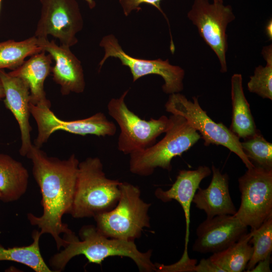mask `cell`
Listing matches in <instances>:
<instances>
[{
  "mask_svg": "<svg viewBox=\"0 0 272 272\" xmlns=\"http://www.w3.org/2000/svg\"><path fill=\"white\" fill-rule=\"evenodd\" d=\"M26 157L32 161V174L40 187L43 207L40 217L28 213V219L39 228L41 235H51L59 249L67 244L60 235L74 234L62 218L72 209L80 162L75 154L65 160L49 157L33 144Z\"/></svg>",
  "mask_w": 272,
  "mask_h": 272,
  "instance_id": "1",
  "label": "cell"
},
{
  "mask_svg": "<svg viewBox=\"0 0 272 272\" xmlns=\"http://www.w3.org/2000/svg\"><path fill=\"white\" fill-rule=\"evenodd\" d=\"M80 240L73 234L64 237L67 244L64 249L53 255L49 265L53 271L63 270L74 257L83 255L91 263L101 264L106 258L119 256L132 259L141 271H156L155 263L151 259L152 250L140 251L134 241L109 238L93 225H85L79 231Z\"/></svg>",
  "mask_w": 272,
  "mask_h": 272,
  "instance_id": "2",
  "label": "cell"
},
{
  "mask_svg": "<svg viewBox=\"0 0 272 272\" xmlns=\"http://www.w3.org/2000/svg\"><path fill=\"white\" fill-rule=\"evenodd\" d=\"M121 182L106 176L98 157L79 163L76 190L70 214L74 218H94L112 210L120 194Z\"/></svg>",
  "mask_w": 272,
  "mask_h": 272,
  "instance_id": "3",
  "label": "cell"
},
{
  "mask_svg": "<svg viewBox=\"0 0 272 272\" xmlns=\"http://www.w3.org/2000/svg\"><path fill=\"white\" fill-rule=\"evenodd\" d=\"M170 125L165 135L149 148L130 155L129 170L148 176L157 168L170 171L171 161L188 150L201 139L200 134L179 115L169 116Z\"/></svg>",
  "mask_w": 272,
  "mask_h": 272,
  "instance_id": "4",
  "label": "cell"
},
{
  "mask_svg": "<svg viewBox=\"0 0 272 272\" xmlns=\"http://www.w3.org/2000/svg\"><path fill=\"white\" fill-rule=\"evenodd\" d=\"M120 189L116 205L94 217L96 227L109 238L134 241L141 237L144 228L150 227L148 213L151 204L142 199L137 186L121 182Z\"/></svg>",
  "mask_w": 272,
  "mask_h": 272,
  "instance_id": "5",
  "label": "cell"
},
{
  "mask_svg": "<svg viewBox=\"0 0 272 272\" xmlns=\"http://www.w3.org/2000/svg\"><path fill=\"white\" fill-rule=\"evenodd\" d=\"M128 91H124L119 98H112L107 104V110L120 130L118 149L130 155L154 145L157 138L169 128L170 119L165 115L148 120L141 119L126 104L125 98Z\"/></svg>",
  "mask_w": 272,
  "mask_h": 272,
  "instance_id": "6",
  "label": "cell"
},
{
  "mask_svg": "<svg viewBox=\"0 0 272 272\" xmlns=\"http://www.w3.org/2000/svg\"><path fill=\"white\" fill-rule=\"evenodd\" d=\"M193 101L179 93L169 95L165 104V110L172 114L182 116L203 140L204 145L222 146L240 158L247 169L254 167L243 152L240 139L223 123H217L208 115L200 107L198 98Z\"/></svg>",
  "mask_w": 272,
  "mask_h": 272,
  "instance_id": "7",
  "label": "cell"
},
{
  "mask_svg": "<svg viewBox=\"0 0 272 272\" xmlns=\"http://www.w3.org/2000/svg\"><path fill=\"white\" fill-rule=\"evenodd\" d=\"M241 202L234 215L251 230L272 217V170L254 166L238 179Z\"/></svg>",
  "mask_w": 272,
  "mask_h": 272,
  "instance_id": "8",
  "label": "cell"
},
{
  "mask_svg": "<svg viewBox=\"0 0 272 272\" xmlns=\"http://www.w3.org/2000/svg\"><path fill=\"white\" fill-rule=\"evenodd\" d=\"M188 19L196 26L200 36L217 55L221 72L226 73L228 48L226 28L235 19L232 9L223 3L211 4L209 0H193Z\"/></svg>",
  "mask_w": 272,
  "mask_h": 272,
  "instance_id": "9",
  "label": "cell"
},
{
  "mask_svg": "<svg viewBox=\"0 0 272 272\" xmlns=\"http://www.w3.org/2000/svg\"><path fill=\"white\" fill-rule=\"evenodd\" d=\"M29 110L37 125L38 134L34 145L39 148L56 130L82 136L91 134L104 137L113 136L117 130L114 123L101 112L84 119L66 121L58 118L50 110V106L30 102Z\"/></svg>",
  "mask_w": 272,
  "mask_h": 272,
  "instance_id": "10",
  "label": "cell"
},
{
  "mask_svg": "<svg viewBox=\"0 0 272 272\" xmlns=\"http://www.w3.org/2000/svg\"><path fill=\"white\" fill-rule=\"evenodd\" d=\"M41 13L34 36L58 39L71 47L78 42L76 34L83 27V19L76 0H40Z\"/></svg>",
  "mask_w": 272,
  "mask_h": 272,
  "instance_id": "11",
  "label": "cell"
},
{
  "mask_svg": "<svg viewBox=\"0 0 272 272\" xmlns=\"http://www.w3.org/2000/svg\"><path fill=\"white\" fill-rule=\"evenodd\" d=\"M99 45L105 51L104 56L99 62L100 69L108 58H117L122 65L129 69L133 82L147 75H157L164 81L162 88L166 94L177 93L183 90L184 71L179 66L171 64L168 59L147 60L131 56L123 50L117 39L112 34L104 36Z\"/></svg>",
  "mask_w": 272,
  "mask_h": 272,
  "instance_id": "12",
  "label": "cell"
},
{
  "mask_svg": "<svg viewBox=\"0 0 272 272\" xmlns=\"http://www.w3.org/2000/svg\"><path fill=\"white\" fill-rule=\"evenodd\" d=\"M247 228L234 215L207 218L196 228L192 251L203 254L221 251L245 235Z\"/></svg>",
  "mask_w": 272,
  "mask_h": 272,
  "instance_id": "13",
  "label": "cell"
},
{
  "mask_svg": "<svg viewBox=\"0 0 272 272\" xmlns=\"http://www.w3.org/2000/svg\"><path fill=\"white\" fill-rule=\"evenodd\" d=\"M37 44L55 61L51 72L53 81L60 86L61 94L83 93L85 88L83 69L70 47L58 45L53 40L49 41L47 38H37Z\"/></svg>",
  "mask_w": 272,
  "mask_h": 272,
  "instance_id": "14",
  "label": "cell"
},
{
  "mask_svg": "<svg viewBox=\"0 0 272 272\" xmlns=\"http://www.w3.org/2000/svg\"><path fill=\"white\" fill-rule=\"evenodd\" d=\"M0 81L5 91L4 103L16 118L20 129L21 146L20 154L26 157L33 144L31 139L32 127L29 123L30 91L22 79L11 76L0 70Z\"/></svg>",
  "mask_w": 272,
  "mask_h": 272,
  "instance_id": "15",
  "label": "cell"
},
{
  "mask_svg": "<svg viewBox=\"0 0 272 272\" xmlns=\"http://www.w3.org/2000/svg\"><path fill=\"white\" fill-rule=\"evenodd\" d=\"M212 173L208 166H199L195 170H181L176 180L168 190L156 189V197L164 202L175 200L181 206L185 219V245L183 255H187V246L190 234V207L193 196L199 187L201 181Z\"/></svg>",
  "mask_w": 272,
  "mask_h": 272,
  "instance_id": "16",
  "label": "cell"
},
{
  "mask_svg": "<svg viewBox=\"0 0 272 272\" xmlns=\"http://www.w3.org/2000/svg\"><path fill=\"white\" fill-rule=\"evenodd\" d=\"M211 170L213 175L210 184L206 188L197 189L192 202L196 208L203 211L208 218L235 215L237 209L230 195L228 175L221 172L214 165Z\"/></svg>",
  "mask_w": 272,
  "mask_h": 272,
  "instance_id": "17",
  "label": "cell"
},
{
  "mask_svg": "<svg viewBox=\"0 0 272 272\" xmlns=\"http://www.w3.org/2000/svg\"><path fill=\"white\" fill-rule=\"evenodd\" d=\"M46 52L31 56L15 70L8 73L11 76L22 79L28 86L30 102L34 105L44 104L51 106L44 90L45 79L51 71L52 58Z\"/></svg>",
  "mask_w": 272,
  "mask_h": 272,
  "instance_id": "18",
  "label": "cell"
},
{
  "mask_svg": "<svg viewBox=\"0 0 272 272\" xmlns=\"http://www.w3.org/2000/svg\"><path fill=\"white\" fill-rule=\"evenodd\" d=\"M29 174L19 161L0 153V200L10 202L18 200L26 192Z\"/></svg>",
  "mask_w": 272,
  "mask_h": 272,
  "instance_id": "19",
  "label": "cell"
},
{
  "mask_svg": "<svg viewBox=\"0 0 272 272\" xmlns=\"http://www.w3.org/2000/svg\"><path fill=\"white\" fill-rule=\"evenodd\" d=\"M232 106L230 130L239 139L250 138L258 131L245 96L241 74H234L231 80Z\"/></svg>",
  "mask_w": 272,
  "mask_h": 272,
  "instance_id": "20",
  "label": "cell"
},
{
  "mask_svg": "<svg viewBox=\"0 0 272 272\" xmlns=\"http://www.w3.org/2000/svg\"><path fill=\"white\" fill-rule=\"evenodd\" d=\"M252 233H247L226 249L213 253L209 258L224 272H241L250 259L253 247L249 241Z\"/></svg>",
  "mask_w": 272,
  "mask_h": 272,
  "instance_id": "21",
  "label": "cell"
},
{
  "mask_svg": "<svg viewBox=\"0 0 272 272\" xmlns=\"http://www.w3.org/2000/svg\"><path fill=\"white\" fill-rule=\"evenodd\" d=\"M40 231L34 230L33 242L28 246L5 248L0 245V261H11L23 264L36 272L53 271L44 260L40 250Z\"/></svg>",
  "mask_w": 272,
  "mask_h": 272,
  "instance_id": "22",
  "label": "cell"
},
{
  "mask_svg": "<svg viewBox=\"0 0 272 272\" xmlns=\"http://www.w3.org/2000/svg\"><path fill=\"white\" fill-rule=\"evenodd\" d=\"M37 38L33 36L24 40H9L0 42V70H15L21 66L28 56L41 52Z\"/></svg>",
  "mask_w": 272,
  "mask_h": 272,
  "instance_id": "23",
  "label": "cell"
},
{
  "mask_svg": "<svg viewBox=\"0 0 272 272\" xmlns=\"http://www.w3.org/2000/svg\"><path fill=\"white\" fill-rule=\"evenodd\" d=\"M261 53L266 64L259 65L250 77L247 84L249 92L255 93L263 99L272 100V47L271 45L263 47Z\"/></svg>",
  "mask_w": 272,
  "mask_h": 272,
  "instance_id": "24",
  "label": "cell"
},
{
  "mask_svg": "<svg viewBox=\"0 0 272 272\" xmlns=\"http://www.w3.org/2000/svg\"><path fill=\"white\" fill-rule=\"evenodd\" d=\"M243 152L255 166L272 170V144L259 130L253 136L241 142Z\"/></svg>",
  "mask_w": 272,
  "mask_h": 272,
  "instance_id": "25",
  "label": "cell"
},
{
  "mask_svg": "<svg viewBox=\"0 0 272 272\" xmlns=\"http://www.w3.org/2000/svg\"><path fill=\"white\" fill-rule=\"evenodd\" d=\"M249 241L253 247L252 256L248 262L246 271L250 270L259 261L271 255L272 251V217L264 221L259 227L251 230Z\"/></svg>",
  "mask_w": 272,
  "mask_h": 272,
  "instance_id": "26",
  "label": "cell"
},
{
  "mask_svg": "<svg viewBox=\"0 0 272 272\" xmlns=\"http://www.w3.org/2000/svg\"><path fill=\"white\" fill-rule=\"evenodd\" d=\"M197 260L191 259L189 256L183 257L176 262L170 265L155 263L156 271L160 272H195Z\"/></svg>",
  "mask_w": 272,
  "mask_h": 272,
  "instance_id": "27",
  "label": "cell"
},
{
  "mask_svg": "<svg viewBox=\"0 0 272 272\" xmlns=\"http://www.w3.org/2000/svg\"><path fill=\"white\" fill-rule=\"evenodd\" d=\"M163 0H119L124 14L127 16L133 11L141 10L140 6L142 4L150 5L157 8L166 17L161 7V2Z\"/></svg>",
  "mask_w": 272,
  "mask_h": 272,
  "instance_id": "28",
  "label": "cell"
},
{
  "mask_svg": "<svg viewBox=\"0 0 272 272\" xmlns=\"http://www.w3.org/2000/svg\"><path fill=\"white\" fill-rule=\"evenodd\" d=\"M195 272H224L209 257L201 259L195 267Z\"/></svg>",
  "mask_w": 272,
  "mask_h": 272,
  "instance_id": "29",
  "label": "cell"
},
{
  "mask_svg": "<svg viewBox=\"0 0 272 272\" xmlns=\"http://www.w3.org/2000/svg\"><path fill=\"white\" fill-rule=\"evenodd\" d=\"M270 255H269L266 258L258 262L250 271L270 272Z\"/></svg>",
  "mask_w": 272,
  "mask_h": 272,
  "instance_id": "30",
  "label": "cell"
},
{
  "mask_svg": "<svg viewBox=\"0 0 272 272\" xmlns=\"http://www.w3.org/2000/svg\"><path fill=\"white\" fill-rule=\"evenodd\" d=\"M265 32L267 36L269 39H271L272 38V21L270 19L266 24L265 27Z\"/></svg>",
  "mask_w": 272,
  "mask_h": 272,
  "instance_id": "31",
  "label": "cell"
},
{
  "mask_svg": "<svg viewBox=\"0 0 272 272\" xmlns=\"http://www.w3.org/2000/svg\"><path fill=\"white\" fill-rule=\"evenodd\" d=\"M85 1L87 2L90 9H93L95 7L96 3L94 1V0H85Z\"/></svg>",
  "mask_w": 272,
  "mask_h": 272,
  "instance_id": "32",
  "label": "cell"
},
{
  "mask_svg": "<svg viewBox=\"0 0 272 272\" xmlns=\"http://www.w3.org/2000/svg\"><path fill=\"white\" fill-rule=\"evenodd\" d=\"M5 98V91L3 86L0 81V99Z\"/></svg>",
  "mask_w": 272,
  "mask_h": 272,
  "instance_id": "33",
  "label": "cell"
},
{
  "mask_svg": "<svg viewBox=\"0 0 272 272\" xmlns=\"http://www.w3.org/2000/svg\"><path fill=\"white\" fill-rule=\"evenodd\" d=\"M215 3H223V0H213Z\"/></svg>",
  "mask_w": 272,
  "mask_h": 272,
  "instance_id": "34",
  "label": "cell"
},
{
  "mask_svg": "<svg viewBox=\"0 0 272 272\" xmlns=\"http://www.w3.org/2000/svg\"><path fill=\"white\" fill-rule=\"evenodd\" d=\"M2 1H3V0H0V9H1V4H2Z\"/></svg>",
  "mask_w": 272,
  "mask_h": 272,
  "instance_id": "35",
  "label": "cell"
}]
</instances>
